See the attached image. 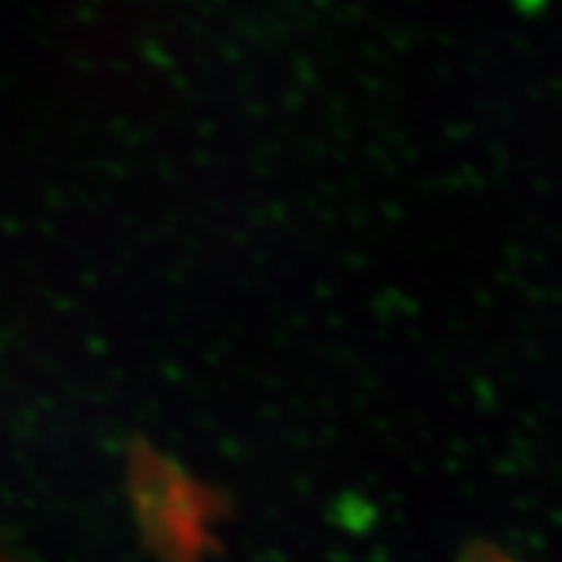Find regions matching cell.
<instances>
[{"mask_svg":"<svg viewBox=\"0 0 562 562\" xmlns=\"http://www.w3.org/2000/svg\"><path fill=\"white\" fill-rule=\"evenodd\" d=\"M126 494L143 540L160 562H209L217 551L223 497L155 446L135 442Z\"/></svg>","mask_w":562,"mask_h":562,"instance_id":"obj_1","label":"cell"},{"mask_svg":"<svg viewBox=\"0 0 562 562\" xmlns=\"http://www.w3.org/2000/svg\"><path fill=\"white\" fill-rule=\"evenodd\" d=\"M463 562H514V560L506 554H499L497 549H488V546H474V549L463 557Z\"/></svg>","mask_w":562,"mask_h":562,"instance_id":"obj_2","label":"cell"}]
</instances>
